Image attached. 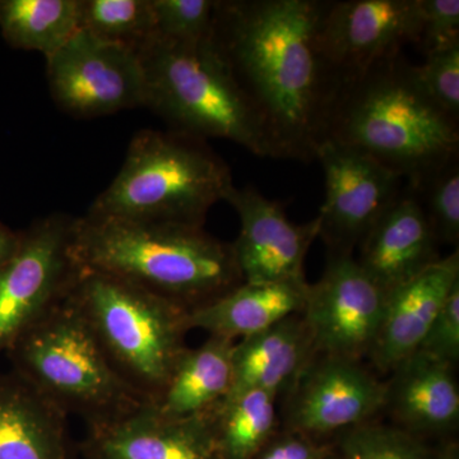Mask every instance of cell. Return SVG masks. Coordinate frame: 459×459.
<instances>
[{"label":"cell","instance_id":"484cf974","mask_svg":"<svg viewBox=\"0 0 459 459\" xmlns=\"http://www.w3.org/2000/svg\"><path fill=\"white\" fill-rule=\"evenodd\" d=\"M334 449L337 459H437L421 437L374 421L341 433Z\"/></svg>","mask_w":459,"mask_h":459},{"label":"cell","instance_id":"d6a6232c","mask_svg":"<svg viewBox=\"0 0 459 459\" xmlns=\"http://www.w3.org/2000/svg\"><path fill=\"white\" fill-rule=\"evenodd\" d=\"M21 237H22V231H16L0 221V268L16 255L20 247Z\"/></svg>","mask_w":459,"mask_h":459},{"label":"cell","instance_id":"52a82bcc","mask_svg":"<svg viewBox=\"0 0 459 459\" xmlns=\"http://www.w3.org/2000/svg\"><path fill=\"white\" fill-rule=\"evenodd\" d=\"M68 296L115 369L152 404L188 349L189 310L81 265Z\"/></svg>","mask_w":459,"mask_h":459},{"label":"cell","instance_id":"d4e9b609","mask_svg":"<svg viewBox=\"0 0 459 459\" xmlns=\"http://www.w3.org/2000/svg\"><path fill=\"white\" fill-rule=\"evenodd\" d=\"M80 30L138 53L155 38L151 0H80Z\"/></svg>","mask_w":459,"mask_h":459},{"label":"cell","instance_id":"1f68e13d","mask_svg":"<svg viewBox=\"0 0 459 459\" xmlns=\"http://www.w3.org/2000/svg\"><path fill=\"white\" fill-rule=\"evenodd\" d=\"M334 446L295 431H277L255 459H333Z\"/></svg>","mask_w":459,"mask_h":459},{"label":"cell","instance_id":"cb8c5ba5","mask_svg":"<svg viewBox=\"0 0 459 459\" xmlns=\"http://www.w3.org/2000/svg\"><path fill=\"white\" fill-rule=\"evenodd\" d=\"M277 398L247 391L211 411L214 439L221 459H255L277 433Z\"/></svg>","mask_w":459,"mask_h":459},{"label":"cell","instance_id":"7c38bea8","mask_svg":"<svg viewBox=\"0 0 459 459\" xmlns=\"http://www.w3.org/2000/svg\"><path fill=\"white\" fill-rule=\"evenodd\" d=\"M286 397V430L319 440L373 421L385 411V382L361 361L316 353Z\"/></svg>","mask_w":459,"mask_h":459},{"label":"cell","instance_id":"30bf717a","mask_svg":"<svg viewBox=\"0 0 459 459\" xmlns=\"http://www.w3.org/2000/svg\"><path fill=\"white\" fill-rule=\"evenodd\" d=\"M386 294L353 255L328 253L318 282L307 287L303 316L320 355L369 358L385 316Z\"/></svg>","mask_w":459,"mask_h":459},{"label":"cell","instance_id":"6da1fadb","mask_svg":"<svg viewBox=\"0 0 459 459\" xmlns=\"http://www.w3.org/2000/svg\"><path fill=\"white\" fill-rule=\"evenodd\" d=\"M325 0H216L212 40L274 159L316 161L342 81L320 48Z\"/></svg>","mask_w":459,"mask_h":459},{"label":"cell","instance_id":"e0dca14e","mask_svg":"<svg viewBox=\"0 0 459 459\" xmlns=\"http://www.w3.org/2000/svg\"><path fill=\"white\" fill-rule=\"evenodd\" d=\"M459 282V252L386 294L385 316L369 359L379 373L391 374L418 351L444 301Z\"/></svg>","mask_w":459,"mask_h":459},{"label":"cell","instance_id":"e575fe53","mask_svg":"<svg viewBox=\"0 0 459 459\" xmlns=\"http://www.w3.org/2000/svg\"><path fill=\"white\" fill-rule=\"evenodd\" d=\"M333 459H337L336 457H334Z\"/></svg>","mask_w":459,"mask_h":459},{"label":"cell","instance_id":"ffe728a7","mask_svg":"<svg viewBox=\"0 0 459 459\" xmlns=\"http://www.w3.org/2000/svg\"><path fill=\"white\" fill-rule=\"evenodd\" d=\"M0 459H71L65 413L13 371L0 374Z\"/></svg>","mask_w":459,"mask_h":459},{"label":"cell","instance_id":"3957f363","mask_svg":"<svg viewBox=\"0 0 459 459\" xmlns=\"http://www.w3.org/2000/svg\"><path fill=\"white\" fill-rule=\"evenodd\" d=\"M325 141L365 153L415 189L459 157V124L422 92L398 53L342 83Z\"/></svg>","mask_w":459,"mask_h":459},{"label":"cell","instance_id":"4316f807","mask_svg":"<svg viewBox=\"0 0 459 459\" xmlns=\"http://www.w3.org/2000/svg\"><path fill=\"white\" fill-rule=\"evenodd\" d=\"M411 190L418 197L437 244L444 243L457 247L459 240V157L444 165L418 188Z\"/></svg>","mask_w":459,"mask_h":459},{"label":"cell","instance_id":"9c48e42d","mask_svg":"<svg viewBox=\"0 0 459 459\" xmlns=\"http://www.w3.org/2000/svg\"><path fill=\"white\" fill-rule=\"evenodd\" d=\"M47 59L51 98L78 119L143 107L144 74L135 51L80 30Z\"/></svg>","mask_w":459,"mask_h":459},{"label":"cell","instance_id":"f1b7e54d","mask_svg":"<svg viewBox=\"0 0 459 459\" xmlns=\"http://www.w3.org/2000/svg\"><path fill=\"white\" fill-rule=\"evenodd\" d=\"M412 74L422 92L459 123V44L425 56L421 65H412Z\"/></svg>","mask_w":459,"mask_h":459},{"label":"cell","instance_id":"4fadbf2b","mask_svg":"<svg viewBox=\"0 0 459 459\" xmlns=\"http://www.w3.org/2000/svg\"><path fill=\"white\" fill-rule=\"evenodd\" d=\"M419 35V0L328 2L319 29L320 48L342 83L418 45Z\"/></svg>","mask_w":459,"mask_h":459},{"label":"cell","instance_id":"7402d4cb","mask_svg":"<svg viewBox=\"0 0 459 459\" xmlns=\"http://www.w3.org/2000/svg\"><path fill=\"white\" fill-rule=\"evenodd\" d=\"M235 341L210 336L198 349H186L151 407L166 419H186L216 409L232 388Z\"/></svg>","mask_w":459,"mask_h":459},{"label":"cell","instance_id":"277c9868","mask_svg":"<svg viewBox=\"0 0 459 459\" xmlns=\"http://www.w3.org/2000/svg\"><path fill=\"white\" fill-rule=\"evenodd\" d=\"M234 186L229 165L207 141L172 129H142L87 213L204 228L211 208Z\"/></svg>","mask_w":459,"mask_h":459},{"label":"cell","instance_id":"5bb4252c","mask_svg":"<svg viewBox=\"0 0 459 459\" xmlns=\"http://www.w3.org/2000/svg\"><path fill=\"white\" fill-rule=\"evenodd\" d=\"M225 201L240 220L238 237L231 246L244 282L305 280V258L319 238L316 217L309 222H292L280 202L253 186H234Z\"/></svg>","mask_w":459,"mask_h":459},{"label":"cell","instance_id":"f546056e","mask_svg":"<svg viewBox=\"0 0 459 459\" xmlns=\"http://www.w3.org/2000/svg\"><path fill=\"white\" fill-rule=\"evenodd\" d=\"M418 45L425 56L459 44L458 0H419Z\"/></svg>","mask_w":459,"mask_h":459},{"label":"cell","instance_id":"2e32d148","mask_svg":"<svg viewBox=\"0 0 459 459\" xmlns=\"http://www.w3.org/2000/svg\"><path fill=\"white\" fill-rule=\"evenodd\" d=\"M358 247L356 261L385 294L440 259L424 210L407 186L380 214Z\"/></svg>","mask_w":459,"mask_h":459},{"label":"cell","instance_id":"7a4b0ae2","mask_svg":"<svg viewBox=\"0 0 459 459\" xmlns=\"http://www.w3.org/2000/svg\"><path fill=\"white\" fill-rule=\"evenodd\" d=\"M78 265L195 309L244 282L231 243L197 226L86 213L74 217Z\"/></svg>","mask_w":459,"mask_h":459},{"label":"cell","instance_id":"d6986e66","mask_svg":"<svg viewBox=\"0 0 459 459\" xmlns=\"http://www.w3.org/2000/svg\"><path fill=\"white\" fill-rule=\"evenodd\" d=\"M316 355L303 314L243 338L232 350L234 382L225 400L247 391L287 395Z\"/></svg>","mask_w":459,"mask_h":459},{"label":"cell","instance_id":"836d02e7","mask_svg":"<svg viewBox=\"0 0 459 459\" xmlns=\"http://www.w3.org/2000/svg\"><path fill=\"white\" fill-rule=\"evenodd\" d=\"M437 459H459V446L457 443L448 442L443 444L437 453Z\"/></svg>","mask_w":459,"mask_h":459},{"label":"cell","instance_id":"603a6c76","mask_svg":"<svg viewBox=\"0 0 459 459\" xmlns=\"http://www.w3.org/2000/svg\"><path fill=\"white\" fill-rule=\"evenodd\" d=\"M80 31V0H0V33L14 49L45 57Z\"/></svg>","mask_w":459,"mask_h":459},{"label":"cell","instance_id":"ac0fdd59","mask_svg":"<svg viewBox=\"0 0 459 459\" xmlns=\"http://www.w3.org/2000/svg\"><path fill=\"white\" fill-rule=\"evenodd\" d=\"M455 365L416 351L385 382V411L395 427L421 437L458 427L459 386Z\"/></svg>","mask_w":459,"mask_h":459},{"label":"cell","instance_id":"5b68a950","mask_svg":"<svg viewBox=\"0 0 459 459\" xmlns=\"http://www.w3.org/2000/svg\"><path fill=\"white\" fill-rule=\"evenodd\" d=\"M137 54L144 74L143 108L159 115L172 131L234 142L253 155L274 159L261 117L212 35L195 42L155 36Z\"/></svg>","mask_w":459,"mask_h":459},{"label":"cell","instance_id":"44dd1931","mask_svg":"<svg viewBox=\"0 0 459 459\" xmlns=\"http://www.w3.org/2000/svg\"><path fill=\"white\" fill-rule=\"evenodd\" d=\"M307 280L247 283L189 312L190 329L235 341L271 328L281 320L303 314Z\"/></svg>","mask_w":459,"mask_h":459},{"label":"cell","instance_id":"4dcf8cb0","mask_svg":"<svg viewBox=\"0 0 459 459\" xmlns=\"http://www.w3.org/2000/svg\"><path fill=\"white\" fill-rule=\"evenodd\" d=\"M418 351L457 365L459 360V282L444 301Z\"/></svg>","mask_w":459,"mask_h":459},{"label":"cell","instance_id":"8fae6325","mask_svg":"<svg viewBox=\"0 0 459 459\" xmlns=\"http://www.w3.org/2000/svg\"><path fill=\"white\" fill-rule=\"evenodd\" d=\"M325 198L316 216L328 253L353 255L371 226L397 198L403 178L353 148L325 141L316 151Z\"/></svg>","mask_w":459,"mask_h":459},{"label":"cell","instance_id":"9a60e30c","mask_svg":"<svg viewBox=\"0 0 459 459\" xmlns=\"http://www.w3.org/2000/svg\"><path fill=\"white\" fill-rule=\"evenodd\" d=\"M87 459H221L210 412L166 419L151 404L101 424L87 425Z\"/></svg>","mask_w":459,"mask_h":459},{"label":"cell","instance_id":"8992f818","mask_svg":"<svg viewBox=\"0 0 459 459\" xmlns=\"http://www.w3.org/2000/svg\"><path fill=\"white\" fill-rule=\"evenodd\" d=\"M13 373L65 415L87 425L124 418L148 403L124 379L69 296L5 351Z\"/></svg>","mask_w":459,"mask_h":459},{"label":"cell","instance_id":"ba28073f","mask_svg":"<svg viewBox=\"0 0 459 459\" xmlns=\"http://www.w3.org/2000/svg\"><path fill=\"white\" fill-rule=\"evenodd\" d=\"M74 223L65 213L36 220L22 230L16 255L0 268V353L68 295L80 270Z\"/></svg>","mask_w":459,"mask_h":459},{"label":"cell","instance_id":"83f0119b","mask_svg":"<svg viewBox=\"0 0 459 459\" xmlns=\"http://www.w3.org/2000/svg\"><path fill=\"white\" fill-rule=\"evenodd\" d=\"M155 36L175 42H195L212 35L216 0H151Z\"/></svg>","mask_w":459,"mask_h":459}]
</instances>
